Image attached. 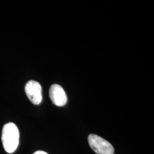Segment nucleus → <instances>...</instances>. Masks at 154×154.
<instances>
[{
  "label": "nucleus",
  "mask_w": 154,
  "mask_h": 154,
  "mask_svg": "<svg viewBox=\"0 0 154 154\" xmlns=\"http://www.w3.org/2000/svg\"><path fill=\"white\" fill-rule=\"evenodd\" d=\"M33 154H48L47 152L43 151H38L35 152Z\"/></svg>",
  "instance_id": "nucleus-5"
},
{
  "label": "nucleus",
  "mask_w": 154,
  "mask_h": 154,
  "mask_svg": "<svg viewBox=\"0 0 154 154\" xmlns=\"http://www.w3.org/2000/svg\"><path fill=\"white\" fill-rule=\"evenodd\" d=\"M25 91L30 101L34 105H39L42 100V87L35 81H30L25 86Z\"/></svg>",
  "instance_id": "nucleus-3"
},
{
  "label": "nucleus",
  "mask_w": 154,
  "mask_h": 154,
  "mask_svg": "<svg viewBox=\"0 0 154 154\" xmlns=\"http://www.w3.org/2000/svg\"><path fill=\"white\" fill-rule=\"evenodd\" d=\"M50 98L53 104L61 107L66 105L67 97L62 87L58 84H53L49 90Z\"/></svg>",
  "instance_id": "nucleus-4"
},
{
  "label": "nucleus",
  "mask_w": 154,
  "mask_h": 154,
  "mask_svg": "<svg viewBox=\"0 0 154 154\" xmlns=\"http://www.w3.org/2000/svg\"><path fill=\"white\" fill-rule=\"evenodd\" d=\"M20 132L16 125L12 122L5 124L2 130L1 140L6 151L11 154L17 149L19 144Z\"/></svg>",
  "instance_id": "nucleus-1"
},
{
  "label": "nucleus",
  "mask_w": 154,
  "mask_h": 154,
  "mask_svg": "<svg viewBox=\"0 0 154 154\" xmlns=\"http://www.w3.org/2000/svg\"><path fill=\"white\" fill-rule=\"evenodd\" d=\"M88 142L90 147L97 154H113L114 152L112 144L97 135L90 134Z\"/></svg>",
  "instance_id": "nucleus-2"
}]
</instances>
